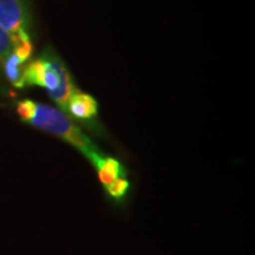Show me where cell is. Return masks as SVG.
Here are the masks:
<instances>
[{
    "label": "cell",
    "mask_w": 255,
    "mask_h": 255,
    "mask_svg": "<svg viewBox=\"0 0 255 255\" xmlns=\"http://www.w3.org/2000/svg\"><path fill=\"white\" fill-rule=\"evenodd\" d=\"M129 188H130V183L129 181H128V178L122 177L115 181V182L111 183L110 186L105 187L104 189L111 199L115 201H121L127 196L128 191H129Z\"/></svg>",
    "instance_id": "obj_7"
},
{
    "label": "cell",
    "mask_w": 255,
    "mask_h": 255,
    "mask_svg": "<svg viewBox=\"0 0 255 255\" xmlns=\"http://www.w3.org/2000/svg\"><path fill=\"white\" fill-rule=\"evenodd\" d=\"M90 163L97 170L98 180L104 188L110 186L119 178L127 177V170L119 159L105 156L103 152L92 159Z\"/></svg>",
    "instance_id": "obj_4"
},
{
    "label": "cell",
    "mask_w": 255,
    "mask_h": 255,
    "mask_svg": "<svg viewBox=\"0 0 255 255\" xmlns=\"http://www.w3.org/2000/svg\"><path fill=\"white\" fill-rule=\"evenodd\" d=\"M24 82L25 85L45 89L64 113L71 96L77 91L65 64L51 49L44 51L39 58L25 66Z\"/></svg>",
    "instance_id": "obj_2"
},
{
    "label": "cell",
    "mask_w": 255,
    "mask_h": 255,
    "mask_svg": "<svg viewBox=\"0 0 255 255\" xmlns=\"http://www.w3.org/2000/svg\"><path fill=\"white\" fill-rule=\"evenodd\" d=\"M14 37L11 36V34L0 27V63H2L7 58L9 53L14 50Z\"/></svg>",
    "instance_id": "obj_8"
},
{
    "label": "cell",
    "mask_w": 255,
    "mask_h": 255,
    "mask_svg": "<svg viewBox=\"0 0 255 255\" xmlns=\"http://www.w3.org/2000/svg\"><path fill=\"white\" fill-rule=\"evenodd\" d=\"M98 105L92 96L76 91L71 96L66 105L65 114H69L73 119L90 121L97 116Z\"/></svg>",
    "instance_id": "obj_5"
},
{
    "label": "cell",
    "mask_w": 255,
    "mask_h": 255,
    "mask_svg": "<svg viewBox=\"0 0 255 255\" xmlns=\"http://www.w3.org/2000/svg\"><path fill=\"white\" fill-rule=\"evenodd\" d=\"M25 62H23L18 56L12 51L7 56L4 62H2V66H4V72L7 81L13 85L14 88L21 89L25 87L24 82V66Z\"/></svg>",
    "instance_id": "obj_6"
},
{
    "label": "cell",
    "mask_w": 255,
    "mask_h": 255,
    "mask_svg": "<svg viewBox=\"0 0 255 255\" xmlns=\"http://www.w3.org/2000/svg\"><path fill=\"white\" fill-rule=\"evenodd\" d=\"M0 27L14 37L28 36V9L25 0H0Z\"/></svg>",
    "instance_id": "obj_3"
},
{
    "label": "cell",
    "mask_w": 255,
    "mask_h": 255,
    "mask_svg": "<svg viewBox=\"0 0 255 255\" xmlns=\"http://www.w3.org/2000/svg\"><path fill=\"white\" fill-rule=\"evenodd\" d=\"M17 114L21 121L31 126L62 138L79 152H82L91 162L96 156L102 154L98 146L84 132L72 123L64 111L40 104L31 100H24L17 103Z\"/></svg>",
    "instance_id": "obj_1"
}]
</instances>
